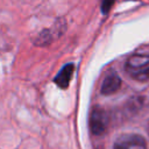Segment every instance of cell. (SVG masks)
Segmentation results:
<instances>
[{"label":"cell","instance_id":"1","mask_svg":"<svg viewBox=\"0 0 149 149\" xmlns=\"http://www.w3.org/2000/svg\"><path fill=\"white\" fill-rule=\"evenodd\" d=\"M126 72L139 81L149 80V54H136L130 56L125 64Z\"/></svg>","mask_w":149,"mask_h":149},{"label":"cell","instance_id":"2","mask_svg":"<svg viewBox=\"0 0 149 149\" xmlns=\"http://www.w3.org/2000/svg\"><path fill=\"white\" fill-rule=\"evenodd\" d=\"M108 126V116L107 113L101 107H93L90 113V130L93 135L100 136L102 135Z\"/></svg>","mask_w":149,"mask_h":149},{"label":"cell","instance_id":"3","mask_svg":"<svg viewBox=\"0 0 149 149\" xmlns=\"http://www.w3.org/2000/svg\"><path fill=\"white\" fill-rule=\"evenodd\" d=\"M114 149H147V143L141 135L122 134L115 140Z\"/></svg>","mask_w":149,"mask_h":149},{"label":"cell","instance_id":"4","mask_svg":"<svg viewBox=\"0 0 149 149\" xmlns=\"http://www.w3.org/2000/svg\"><path fill=\"white\" fill-rule=\"evenodd\" d=\"M120 87H121V78L119 77L116 72L111 71L105 76L102 84H101L100 92L105 95H109L119 91Z\"/></svg>","mask_w":149,"mask_h":149},{"label":"cell","instance_id":"5","mask_svg":"<svg viewBox=\"0 0 149 149\" xmlns=\"http://www.w3.org/2000/svg\"><path fill=\"white\" fill-rule=\"evenodd\" d=\"M74 71V65L72 63H69L66 65L63 66V69L58 72V74L54 78V81L56 83V85L61 88H66L70 84V80L72 78Z\"/></svg>","mask_w":149,"mask_h":149},{"label":"cell","instance_id":"6","mask_svg":"<svg viewBox=\"0 0 149 149\" xmlns=\"http://www.w3.org/2000/svg\"><path fill=\"white\" fill-rule=\"evenodd\" d=\"M115 2V0H102V3H101V12L104 14L108 13V10L111 9V7L113 6V3Z\"/></svg>","mask_w":149,"mask_h":149}]
</instances>
